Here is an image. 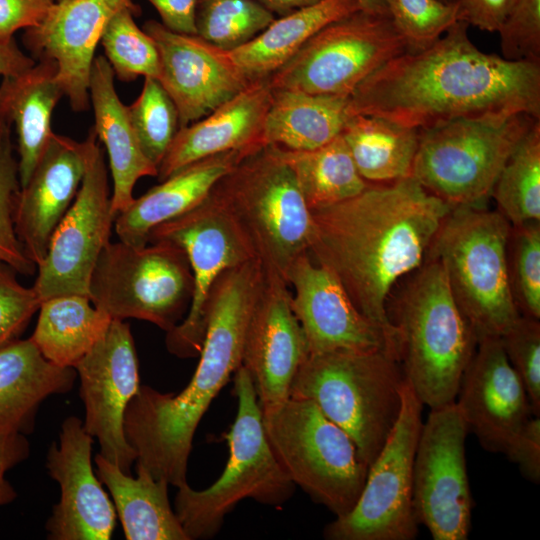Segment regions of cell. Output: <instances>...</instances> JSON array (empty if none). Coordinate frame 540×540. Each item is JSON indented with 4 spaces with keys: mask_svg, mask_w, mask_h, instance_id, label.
Here are the masks:
<instances>
[{
    "mask_svg": "<svg viewBox=\"0 0 540 540\" xmlns=\"http://www.w3.org/2000/svg\"><path fill=\"white\" fill-rule=\"evenodd\" d=\"M457 21L434 44L386 62L351 94L348 114L417 130L459 119L529 114L540 119V63L479 50Z\"/></svg>",
    "mask_w": 540,
    "mask_h": 540,
    "instance_id": "1",
    "label": "cell"
},
{
    "mask_svg": "<svg viewBox=\"0 0 540 540\" xmlns=\"http://www.w3.org/2000/svg\"><path fill=\"white\" fill-rule=\"evenodd\" d=\"M452 208L410 176L368 183L346 201L310 210L311 258L339 280L359 312L381 329L397 359V332L387 311L390 291L424 263Z\"/></svg>",
    "mask_w": 540,
    "mask_h": 540,
    "instance_id": "2",
    "label": "cell"
},
{
    "mask_svg": "<svg viewBox=\"0 0 540 540\" xmlns=\"http://www.w3.org/2000/svg\"><path fill=\"white\" fill-rule=\"evenodd\" d=\"M257 258L226 269L214 282L205 311L199 362L179 393L140 385L124 414V433L136 465L176 488L187 483L195 431L211 402L242 365L249 319L263 286Z\"/></svg>",
    "mask_w": 540,
    "mask_h": 540,
    "instance_id": "3",
    "label": "cell"
},
{
    "mask_svg": "<svg viewBox=\"0 0 540 540\" xmlns=\"http://www.w3.org/2000/svg\"><path fill=\"white\" fill-rule=\"evenodd\" d=\"M388 316L397 332L398 360L421 403L435 409L455 402L478 339L439 260L425 259Z\"/></svg>",
    "mask_w": 540,
    "mask_h": 540,
    "instance_id": "4",
    "label": "cell"
},
{
    "mask_svg": "<svg viewBox=\"0 0 540 540\" xmlns=\"http://www.w3.org/2000/svg\"><path fill=\"white\" fill-rule=\"evenodd\" d=\"M404 371L387 350H337L309 354L290 397L313 401L355 443L369 467L400 413Z\"/></svg>",
    "mask_w": 540,
    "mask_h": 540,
    "instance_id": "5",
    "label": "cell"
},
{
    "mask_svg": "<svg viewBox=\"0 0 540 540\" xmlns=\"http://www.w3.org/2000/svg\"><path fill=\"white\" fill-rule=\"evenodd\" d=\"M510 230L498 210L453 206L426 255L443 265L452 295L478 340L501 337L520 316L508 273Z\"/></svg>",
    "mask_w": 540,
    "mask_h": 540,
    "instance_id": "6",
    "label": "cell"
},
{
    "mask_svg": "<svg viewBox=\"0 0 540 540\" xmlns=\"http://www.w3.org/2000/svg\"><path fill=\"white\" fill-rule=\"evenodd\" d=\"M238 400L235 420L226 434L229 457L221 476L209 487H178L175 513L189 540L217 534L224 518L243 499L280 507L296 485L276 458L267 439L253 380L241 365L235 372Z\"/></svg>",
    "mask_w": 540,
    "mask_h": 540,
    "instance_id": "7",
    "label": "cell"
},
{
    "mask_svg": "<svg viewBox=\"0 0 540 540\" xmlns=\"http://www.w3.org/2000/svg\"><path fill=\"white\" fill-rule=\"evenodd\" d=\"M211 192L233 218L255 258L286 280L295 259L309 251L313 219L277 148L266 145L249 154Z\"/></svg>",
    "mask_w": 540,
    "mask_h": 540,
    "instance_id": "8",
    "label": "cell"
},
{
    "mask_svg": "<svg viewBox=\"0 0 540 540\" xmlns=\"http://www.w3.org/2000/svg\"><path fill=\"white\" fill-rule=\"evenodd\" d=\"M262 415L270 446L293 483L335 517L349 513L369 468L350 436L305 398L290 397Z\"/></svg>",
    "mask_w": 540,
    "mask_h": 540,
    "instance_id": "9",
    "label": "cell"
},
{
    "mask_svg": "<svg viewBox=\"0 0 540 540\" xmlns=\"http://www.w3.org/2000/svg\"><path fill=\"white\" fill-rule=\"evenodd\" d=\"M538 120L516 114L419 130L411 176L453 206L486 207L503 166Z\"/></svg>",
    "mask_w": 540,
    "mask_h": 540,
    "instance_id": "10",
    "label": "cell"
},
{
    "mask_svg": "<svg viewBox=\"0 0 540 540\" xmlns=\"http://www.w3.org/2000/svg\"><path fill=\"white\" fill-rule=\"evenodd\" d=\"M194 282L185 251L168 241L109 242L89 283L91 303L111 319L134 318L169 332L186 316Z\"/></svg>",
    "mask_w": 540,
    "mask_h": 540,
    "instance_id": "11",
    "label": "cell"
},
{
    "mask_svg": "<svg viewBox=\"0 0 540 540\" xmlns=\"http://www.w3.org/2000/svg\"><path fill=\"white\" fill-rule=\"evenodd\" d=\"M405 52L389 16L358 10L317 32L268 80L273 89L350 97L364 79Z\"/></svg>",
    "mask_w": 540,
    "mask_h": 540,
    "instance_id": "12",
    "label": "cell"
},
{
    "mask_svg": "<svg viewBox=\"0 0 540 540\" xmlns=\"http://www.w3.org/2000/svg\"><path fill=\"white\" fill-rule=\"evenodd\" d=\"M423 404L405 380L398 419L368 468L352 510L324 528L329 540H413L418 522L413 507V466Z\"/></svg>",
    "mask_w": 540,
    "mask_h": 540,
    "instance_id": "13",
    "label": "cell"
},
{
    "mask_svg": "<svg viewBox=\"0 0 540 540\" xmlns=\"http://www.w3.org/2000/svg\"><path fill=\"white\" fill-rule=\"evenodd\" d=\"M148 243L168 241L181 247L193 274V296L184 319L166 332L167 350L179 358L198 357L205 338V311L211 288L228 268L255 258L239 227L210 192L195 207L154 227Z\"/></svg>",
    "mask_w": 540,
    "mask_h": 540,
    "instance_id": "14",
    "label": "cell"
},
{
    "mask_svg": "<svg viewBox=\"0 0 540 540\" xmlns=\"http://www.w3.org/2000/svg\"><path fill=\"white\" fill-rule=\"evenodd\" d=\"M83 142L85 169L79 191L37 266L33 289L40 302L59 295L89 297L94 267L110 242L115 215L104 151L93 128Z\"/></svg>",
    "mask_w": 540,
    "mask_h": 540,
    "instance_id": "15",
    "label": "cell"
},
{
    "mask_svg": "<svg viewBox=\"0 0 540 540\" xmlns=\"http://www.w3.org/2000/svg\"><path fill=\"white\" fill-rule=\"evenodd\" d=\"M468 433L455 402L430 409L421 426L413 466V507L418 524L434 540H466L471 529Z\"/></svg>",
    "mask_w": 540,
    "mask_h": 540,
    "instance_id": "16",
    "label": "cell"
},
{
    "mask_svg": "<svg viewBox=\"0 0 540 540\" xmlns=\"http://www.w3.org/2000/svg\"><path fill=\"white\" fill-rule=\"evenodd\" d=\"M75 370L85 407L84 429L98 440L104 458L131 474L136 453L124 433V414L141 384L129 324L112 319Z\"/></svg>",
    "mask_w": 540,
    "mask_h": 540,
    "instance_id": "17",
    "label": "cell"
},
{
    "mask_svg": "<svg viewBox=\"0 0 540 540\" xmlns=\"http://www.w3.org/2000/svg\"><path fill=\"white\" fill-rule=\"evenodd\" d=\"M308 355L304 332L292 310L288 283L276 272L265 269L242 356V365L253 380L262 414L290 398L294 377Z\"/></svg>",
    "mask_w": 540,
    "mask_h": 540,
    "instance_id": "18",
    "label": "cell"
},
{
    "mask_svg": "<svg viewBox=\"0 0 540 540\" xmlns=\"http://www.w3.org/2000/svg\"><path fill=\"white\" fill-rule=\"evenodd\" d=\"M142 29L157 46L158 81L176 105L180 128L207 116L252 82L227 51L197 35L171 31L155 20Z\"/></svg>",
    "mask_w": 540,
    "mask_h": 540,
    "instance_id": "19",
    "label": "cell"
},
{
    "mask_svg": "<svg viewBox=\"0 0 540 540\" xmlns=\"http://www.w3.org/2000/svg\"><path fill=\"white\" fill-rule=\"evenodd\" d=\"M93 437L76 416L61 424L46 460L49 475L59 484L60 500L46 523L48 539L109 540L116 510L92 467Z\"/></svg>",
    "mask_w": 540,
    "mask_h": 540,
    "instance_id": "20",
    "label": "cell"
},
{
    "mask_svg": "<svg viewBox=\"0 0 540 540\" xmlns=\"http://www.w3.org/2000/svg\"><path fill=\"white\" fill-rule=\"evenodd\" d=\"M286 281L294 288L291 306L309 354L382 349L393 354L381 329L359 312L339 280L309 251L295 259Z\"/></svg>",
    "mask_w": 540,
    "mask_h": 540,
    "instance_id": "21",
    "label": "cell"
},
{
    "mask_svg": "<svg viewBox=\"0 0 540 540\" xmlns=\"http://www.w3.org/2000/svg\"><path fill=\"white\" fill-rule=\"evenodd\" d=\"M469 433L489 452L505 453L534 416L526 389L511 366L500 337L478 340L455 400Z\"/></svg>",
    "mask_w": 540,
    "mask_h": 540,
    "instance_id": "22",
    "label": "cell"
},
{
    "mask_svg": "<svg viewBox=\"0 0 540 540\" xmlns=\"http://www.w3.org/2000/svg\"><path fill=\"white\" fill-rule=\"evenodd\" d=\"M132 0L55 2L44 20L26 29L23 42L38 60H52L64 96L74 111L89 108V79L94 53L110 19Z\"/></svg>",
    "mask_w": 540,
    "mask_h": 540,
    "instance_id": "23",
    "label": "cell"
},
{
    "mask_svg": "<svg viewBox=\"0 0 540 540\" xmlns=\"http://www.w3.org/2000/svg\"><path fill=\"white\" fill-rule=\"evenodd\" d=\"M84 169V142L53 133L28 182L20 187L14 209L15 231L36 267L79 191Z\"/></svg>",
    "mask_w": 540,
    "mask_h": 540,
    "instance_id": "24",
    "label": "cell"
},
{
    "mask_svg": "<svg viewBox=\"0 0 540 540\" xmlns=\"http://www.w3.org/2000/svg\"><path fill=\"white\" fill-rule=\"evenodd\" d=\"M271 99L268 78L258 79L207 116L180 128L158 167V180L208 156L266 146L263 126Z\"/></svg>",
    "mask_w": 540,
    "mask_h": 540,
    "instance_id": "25",
    "label": "cell"
},
{
    "mask_svg": "<svg viewBox=\"0 0 540 540\" xmlns=\"http://www.w3.org/2000/svg\"><path fill=\"white\" fill-rule=\"evenodd\" d=\"M258 149L230 150L202 158L134 198L115 217L114 226L119 240L135 247L146 245L154 227L195 207L223 176Z\"/></svg>",
    "mask_w": 540,
    "mask_h": 540,
    "instance_id": "26",
    "label": "cell"
},
{
    "mask_svg": "<svg viewBox=\"0 0 540 540\" xmlns=\"http://www.w3.org/2000/svg\"><path fill=\"white\" fill-rule=\"evenodd\" d=\"M114 72L105 56L95 57L89 79V99L94 111L97 139L109 157L113 180L111 209L115 217L133 201L136 182L157 176L158 168L143 153L130 122L127 106L115 89Z\"/></svg>",
    "mask_w": 540,
    "mask_h": 540,
    "instance_id": "27",
    "label": "cell"
},
{
    "mask_svg": "<svg viewBox=\"0 0 540 540\" xmlns=\"http://www.w3.org/2000/svg\"><path fill=\"white\" fill-rule=\"evenodd\" d=\"M74 368L49 362L28 339L0 349V430L30 433L40 405L55 394L68 393Z\"/></svg>",
    "mask_w": 540,
    "mask_h": 540,
    "instance_id": "28",
    "label": "cell"
},
{
    "mask_svg": "<svg viewBox=\"0 0 540 540\" xmlns=\"http://www.w3.org/2000/svg\"><path fill=\"white\" fill-rule=\"evenodd\" d=\"M64 96L52 60H38L26 72L3 77L0 111L15 126L20 187L29 180L49 139L53 110Z\"/></svg>",
    "mask_w": 540,
    "mask_h": 540,
    "instance_id": "29",
    "label": "cell"
},
{
    "mask_svg": "<svg viewBox=\"0 0 540 540\" xmlns=\"http://www.w3.org/2000/svg\"><path fill=\"white\" fill-rule=\"evenodd\" d=\"M96 475L114 504L127 540H189L172 509L169 483L155 479L136 465V477L124 473L101 454L95 457Z\"/></svg>",
    "mask_w": 540,
    "mask_h": 540,
    "instance_id": "30",
    "label": "cell"
},
{
    "mask_svg": "<svg viewBox=\"0 0 540 540\" xmlns=\"http://www.w3.org/2000/svg\"><path fill=\"white\" fill-rule=\"evenodd\" d=\"M358 10L357 0H320L274 19L252 40L227 52L250 81L268 78L317 32Z\"/></svg>",
    "mask_w": 540,
    "mask_h": 540,
    "instance_id": "31",
    "label": "cell"
},
{
    "mask_svg": "<svg viewBox=\"0 0 540 540\" xmlns=\"http://www.w3.org/2000/svg\"><path fill=\"white\" fill-rule=\"evenodd\" d=\"M349 96L273 89L263 126L265 145L312 150L341 134L349 116Z\"/></svg>",
    "mask_w": 540,
    "mask_h": 540,
    "instance_id": "32",
    "label": "cell"
},
{
    "mask_svg": "<svg viewBox=\"0 0 540 540\" xmlns=\"http://www.w3.org/2000/svg\"><path fill=\"white\" fill-rule=\"evenodd\" d=\"M111 318L87 296L59 295L41 302L30 339L49 362L74 368L106 332Z\"/></svg>",
    "mask_w": 540,
    "mask_h": 540,
    "instance_id": "33",
    "label": "cell"
},
{
    "mask_svg": "<svg viewBox=\"0 0 540 540\" xmlns=\"http://www.w3.org/2000/svg\"><path fill=\"white\" fill-rule=\"evenodd\" d=\"M341 135L359 174L368 183L411 176L419 130L378 116L350 114Z\"/></svg>",
    "mask_w": 540,
    "mask_h": 540,
    "instance_id": "34",
    "label": "cell"
},
{
    "mask_svg": "<svg viewBox=\"0 0 540 540\" xmlns=\"http://www.w3.org/2000/svg\"><path fill=\"white\" fill-rule=\"evenodd\" d=\"M275 147L292 170L310 210L346 201L368 185L359 174L341 134L312 150Z\"/></svg>",
    "mask_w": 540,
    "mask_h": 540,
    "instance_id": "35",
    "label": "cell"
},
{
    "mask_svg": "<svg viewBox=\"0 0 540 540\" xmlns=\"http://www.w3.org/2000/svg\"><path fill=\"white\" fill-rule=\"evenodd\" d=\"M512 226L540 222V121H536L503 166L492 196Z\"/></svg>",
    "mask_w": 540,
    "mask_h": 540,
    "instance_id": "36",
    "label": "cell"
},
{
    "mask_svg": "<svg viewBox=\"0 0 540 540\" xmlns=\"http://www.w3.org/2000/svg\"><path fill=\"white\" fill-rule=\"evenodd\" d=\"M274 19V14L256 0H198L196 35L231 51L252 40Z\"/></svg>",
    "mask_w": 540,
    "mask_h": 540,
    "instance_id": "37",
    "label": "cell"
},
{
    "mask_svg": "<svg viewBox=\"0 0 540 540\" xmlns=\"http://www.w3.org/2000/svg\"><path fill=\"white\" fill-rule=\"evenodd\" d=\"M139 8L118 11L107 24L100 43L115 77L132 81L138 76L159 78L160 57L154 40L134 20Z\"/></svg>",
    "mask_w": 540,
    "mask_h": 540,
    "instance_id": "38",
    "label": "cell"
},
{
    "mask_svg": "<svg viewBox=\"0 0 540 540\" xmlns=\"http://www.w3.org/2000/svg\"><path fill=\"white\" fill-rule=\"evenodd\" d=\"M127 112L143 153L158 168L180 128L176 105L158 79L145 77Z\"/></svg>",
    "mask_w": 540,
    "mask_h": 540,
    "instance_id": "39",
    "label": "cell"
},
{
    "mask_svg": "<svg viewBox=\"0 0 540 540\" xmlns=\"http://www.w3.org/2000/svg\"><path fill=\"white\" fill-rule=\"evenodd\" d=\"M507 262L518 312L540 320V222L511 225Z\"/></svg>",
    "mask_w": 540,
    "mask_h": 540,
    "instance_id": "40",
    "label": "cell"
},
{
    "mask_svg": "<svg viewBox=\"0 0 540 540\" xmlns=\"http://www.w3.org/2000/svg\"><path fill=\"white\" fill-rule=\"evenodd\" d=\"M11 127L10 120L0 111V262L17 273L31 275L37 267L27 257L14 225V209L20 183Z\"/></svg>",
    "mask_w": 540,
    "mask_h": 540,
    "instance_id": "41",
    "label": "cell"
},
{
    "mask_svg": "<svg viewBox=\"0 0 540 540\" xmlns=\"http://www.w3.org/2000/svg\"><path fill=\"white\" fill-rule=\"evenodd\" d=\"M389 17L404 39L407 52L424 50L459 21L457 2L386 0Z\"/></svg>",
    "mask_w": 540,
    "mask_h": 540,
    "instance_id": "42",
    "label": "cell"
},
{
    "mask_svg": "<svg viewBox=\"0 0 540 540\" xmlns=\"http://www.w3.org/2000/svg\"><path fill=\"white\" fill-rule=\"evenodd\" d=\"M511 366L521 379L534 416H540V321L520 315L500 337Z\"/></svg>",
    "mask_w": 540,
    "mask_h": 540,
    "instance_id": "43",
    "label": "cell"
},
{
    "mask_svg": "<svg viewBox=\"0 0 540 540\" xmlns=\"http://www.w3.org/2000/svg\"><path fill=\"white\" fill-rule=\"evenodd\" d=\"M498 32L504 59L540 63V0H518Z\"/></svg>",
    "mask_w": 540,
    "mask_h": 540,
    "instance_id": "44",
    "label": "cell"
},
{
    "mask_svg": "<svg viewBox=\"0 0 540 540\" xmlns=\"http://www.w3.org/2000/svg\"><path fill=\"white\" fill-rule=\"evenodd\" d=\"M16 273L0 262V349L19 339L41 304L33 287L19 283Z\"/></svg>",
    "mask_w": 540,
    "mask_h": 540,
    "instance_id": "45",
    "label": "cell"
},
{
    "mask_svg": "<svg viewBox=\"0 0 540 540\" xmlns=\"http://www.w3.org/2000/svg\"><path fill=\"white\" fill-rule=\"evenodd\" d=\"M523 477L540 482V416H532L510 441L505 453Z\"/></svg>",
    "mask_w": 540,
    "mask_h": 540,
    "instance_id": "46",
    "label": "cell"
},
{
    "mask_svg": "<svg viewBox=\"0 0 540 540\" xmlns=\"http://www.w3.org/2000/svg\"><path fill=\"white\" fill-rule=\"evenodd\" d=\"M55 0H0V42L13 40L22 28L38 26Z\"/></svg>",
    "mask_w": 540,
    "mask_h": 540,
    "instance_id": "47",
    "label": "cell"
},
{
    "mask_svg": "<svg viewBox=\"0 0 540 540\" xmlns=\"http://www.w3.org/2000/svg\"><path fill=\"white\" fill-rule=\"evenodd\" d=\"M459 21L480 30L498 32L518 0H457Z\"/></svg>",
    "mask_w": 540,
    "mask_h": 540,
    "instance_id": "48",
    "label": "cell"
},
{
    "mask_svg": "<svg viewBox=\"0 0 540 540\" xmlns=\"http://www.w3.org/2000/svg\"><path fill=\"white\" fill-rule=\"evenodd\" d=\"M29 452L25 434L0 430V506L11 503L17 496L5 477L6 472L27 459Z\"/></svg>",
    "mask_w": 540,
    "mask_h": 540,
    "instance_id": "49",
    "label": "cell"
},
{
    "mask_svg": "<svg viewBox=\"0 0 540 540\" xmlns=\"http://www.w3.org/2000/svg\"><path fill=\"white\" fill-rule=\"evenodd\" d=\"M157 10L169 30L196 35L195 12L198 0H147Z\"/></svg>",
    "mask_w": 540,
    "mask_h": 540,
    "instance_id": "50",
    "label": "cell"
},
{
    "mask_svg": "<svg viewBox=\"0 0 540 540\" xmlns=\"http://www.w3.org/2000/svg\"><path fill=\"white\" fill-rule=\"evenodd\" d=\"M36 64V61L24 54L15 40L0 42V76H18Z\"/></svg>",
    "mask_w": 540,
    "mask_h": 540,
    "instance_id": "51",
    "label": "cell"
},
{
    "mask_svg": "<svg viewBox=\"0 0 540 540\" xmlns=\"http://www.w3.org/2000/svg\"><path fill=\"white\" fill-rule=\"evenodd\" d=\"M270 12L284 16L300 8L315 4L320 0H256Z\"/></svg>",
    "mask_w": 540,
    "mask_h": 540,
    "instance_id": "52",
    "label": "cell"
},
{
    "mask_svg": "<svg viewBox=\"0 0 540 540\" xmlns=\"http://www.w3.org/2000/svg\"><path fill=\"white\" fill-rule=\"evenodd\" d=\"M357 2L363 11L389 16L386 0H357Z\"/></svg>",
    "mask_w": 540,
    "mask_h": 540,
    "instance_id": "53",
    "label": "cell"
},
{
    "mask_svg": "<svg viewBox=\"0 0 540 540\" xmlns=\"http://www.w3.org/2000/svg\"><path fill=\"white\" fill-rule=\"evenodd\" d=\"M441 1L446 2V3H454V2H456L457 0H441Z\"/></svg>",
    "mask_w": 540,
    "mask_h": 540,
    "instance_id": "54",
    "label": "cell"
},
{
    "mask_svg": "<svg viewBox=\"0 0 540 540\" xmlns=\"http://www.w3.org/2000/svg\"><path fill=\"white\" fill-rule=\"evenodd\" d=\"M62 1H67V0H55V2H62Z\"/></svg>",
    "mask_w": 540,
    "mask_h": 540,
    "instance_id": "55",
    "label": "cell"
}]
</instances>
